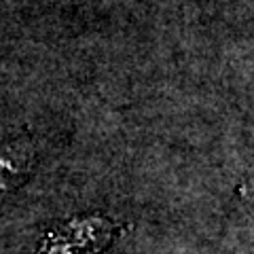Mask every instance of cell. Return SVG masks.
<instances>
[{"label": "cell", "mask_w": 254, "mask_h": 254, "mask_svg": "<svg viewBox=\"0 0 254 254\" xmlns=\"http://www.w3.org/2000/svg\"><path fill=\"white\" fill-rule=\"evenodd\" d=\"M32 165V150L19 136L0 133V189H13L26 180Z\"/></svg>", "instance_id": "6da1fadb"}]
</instances>
